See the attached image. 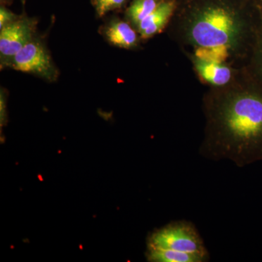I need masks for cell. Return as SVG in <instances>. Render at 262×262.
<instances>
[{
	"label": "cell",
	"instance_id": "cell-5",
	"mask_svg": "<svg viewBox=\"0 0 262 262\" xmlns=\"http://www.w3.org/2000/svg\"><path fill=\"white\" fill-rule=\"evenodd\" d=\"M37 20L20 18L0 30V56L2 67H7L11 58L34 39Z\"/></svg>",
	"mask_w": 262,
	"mask_h": 262
},
{
	"label": "cell",
	"instance_id": "cell-6",
	"mask_svg": "<svg viewBox=\"0 0 262 262\" xmlns=\"http://www.w3.org/2000/svg\"><path fill=\"white\" fill-rule=\"evenodd\" d=\"M194 66L202 78L213 85H225L232 78V71L219 60L196 56Z\"/></svg>",
	"mask_w": 262,
	"mask_h": 262
},
{
	"label": "cell",
	"instance_id": "cell-13",
	"mask_svg": "<svg viewBox=\"0 0 262 262\" xmlns=\"http://www.w3.org/2000/svg\"><path fill=\"white\" fill-rule=\"evenodd\" d=\"M6 100H5V96L3 89L1 90V94H0V121H1V126L5 124V120H6Z\"/></svg>",
	"mask_w": 262,
	"mask_h": 262
},
{
	"label": "cell",
	"instance_id": "cell-1",
	"mask_svg": "<svg viewBox=\"0 0 262 262\" xmlns=\"http://www.w3.org/2000/svg\"><path fill=\"white\" fill-rule=\"evenodd\" d=\"M200 152L210 160H231L238 167L262 161V91H235L212 101Z\"/></svg>",
	"mask_w": 262,
	"mask_h": 262
},
{
	"label": "cell",
	"instance_id": "cell-2",
	"mask_svg": "<svg viewBox=\"0 0 262 262\" xmlns=\"http://www.w3.org/2000/svg\"><path fill=\"white\" fill-rule=\"evenodd\" d=\"M244 28V24L231 10L213 6L202 10L192 18L187 34L196 48L220 55L239 42Z\"/></svg>",
	"mask_w": 262,
	"mask_h": 262
},
{
	"label": "cell",
	"instance_id": "cell-11",
	"mask_svg": "<svg viewBox=\"0 0 262 262\" xmlns=\"http://www.w3.org/2000/svg\"><path fill=\"white\" fill-rule=\"evenodd\" d=\"M18 18V15L12 13L11 11L5 8V7L2 6L0 8V30L8 24L15 21Z\"/></svg>",
	"mask_w": 262,
	"mask_h": 262
},
{
	"label": "cell",
	"instance_id": "cell-12",
	"mask_svg": "<svg viewBox=\"0 0 262 262\" xmlns=\"http://www.w3.org/2000/svg\"><path fill=\"white\" fill-rule=\"evenodd\" d=\"M257 48L256 55V67L258 75L262 81V39L258 43Z\"/></svg>",
	"mask_w": 262,
	"mask_h": 262
},
{
	"label": "cell",
	"instance_id": "cell-3",
	"mask_svg": "<svg viewBox=\"0 0 262 262\" xmlns=\"http://www.w3.org/2000/svg\"><path fill=\"white\" fill-rule=\"evenodd\" d=\"M147 248L168 250L192 255L202 262L209 260V253L195 226L185 220L176 221L153 231L147 238Z\"/></svg>",
	"mask_w": 262,
	"mask_h": 262
},
{
	"label": "cell",
	"instance_id": "cell-4",
	"mask_svg": "<svg viewBox=\"0 0 262 262\" xmlns=\"http://www.w3.org/2000/svg\"><path fill=\"white\" fill-rule=\"evenodd\" d=\"M7 67L37 75L49 82H54L58 77V71L48 50L34 38L11 58Z\"/></svg>",
	"mask_w": 262,
	"mask_h": 262
},
{
	"label": "cell",
	"instance_id": "cell-10",
	"mask_svg": "<svg viewBox=\"0 0 262 262\" xmlns=\"http://www.w3.org/2000/svg\"><path fill=\"white\" fill-rule=\"evenodd\" d=\"M126 0H93L96 15L102 17L112 10L119 9L125 4Z\"/></svg>",
	"mask_w": 262,
	"mask_h": 262
},
{
	"label": "cell",
	"instance_id": "cell-9",
	"mask_svg": "<svg viewBox=\"0 0 262 262\" xmlns=\"http://www.w3.org/2000/svg\"><path fill=\"white\" fill-rule=\"evenodd\" d=\"M159 4L158 0H134L127 10V18L137 27L158 8Z\"/></svg>",
	"mask_w": 262,
	"mask_h": 262
},
{
	"label": "cell",
	"instance_id": "cell-7",
	"mask_svg": "<svg viewBox=\"0 0 262 262\" xmlns=\"http://www.w3.org/2000/svg\"><path fill=\"white\" fill-rule=\"evenodd\" d=\"M103 34L111 44L125 49L136 47L139 41L135 30L123 20H112L103 29Z\"/></svg>",
	"mask_w": 262,
	"mask_h": 262
},
{
	"label": "cell",
	"instance_id": "cell-8",
	"mask_svg": "<svg viewBox=\"0 0 262 262\" xmlns=\"http://www.w3.org/2000/svg\"><path fill=\"white\" fill-rule=\"evenodd\" d=\"M173 9L171 2L160 3L158 8L136 27L141 37H151L160 32L168 21Z\"/></svg>",
	"mask_w": 262,
	"mask_h": 262
}]
</instances>
